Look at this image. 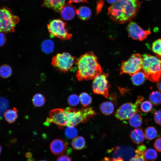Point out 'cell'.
Returning <instances> with one entry per match:
<instances>
[{"instance_id":"cell-1","label":"cell","mask_w":161,"mask_h":161,"mask_svg":"<svg viewBox=\"0 0 161 161\" xmlns=\"http://www.w3.org/2000/svg\"><path fill=\"white\" fill-rule=\"evenodd\" d=\"M141 3L140 0H117L108 8L107 14L114 22L123 24L135 17Z\"/></svg>"},{"instance_id":"cell-2","label":"cell","mask_w":161,"mask_h":161,"mask_svg":"<svg viewBox=\"0 0 161 161\" xmlns=\"http://www.w3.org/2000/svg\"><path fill=\"white\" fill-rule=\"evenodd\" d=\"M75 64L78 68L76 77L79 81L94 79L102 73V68L97 58L92 51L81 55Z\"/></svg>"},{"instance_id":"cell-3","label":"cell","mask_w":161,"mask_h":161,"mask_svg":"<svg viewBox=\"0 0 161 161\" xmlns=\"http://www.w3.org/2000/svg\"><path fill=\"white\" fill-rule=\"evenodd\" d=\"M142 70L146 78L153 82L160 81L161 78V58L145 54L142 56Z\"/></svg>"},{"instance_id":"cell-4","label":"cell","mask_w":161,"mask_h":161,"mask_svg":"<svg viewBox=\"0 0 161 161\" xmlns=\"http://www.w3.org/2000/svg\"><path fill=\"white\" fill-rule=\"evenodd\" d=\"M65 112L68 117L67 126H75L80 123H85L93 118L96 113L92 107H83L80 109L67 107Z\"/></svg>"},{"instance_id":"cell-5","label":"cell","mask_w":161,"mask_h":161,"mask_svg":"<svg viewBox=\"0 0 161 161\" xmlns=\"http://www.w3.org/2000/svg\"><path fill=\"white\" fill-rule=\"evenodd\" d=\"M144 99L143 96H138L135 103L129 102L123 104L116 111L115 117L120 120L129 119L134 114L140 112L138 107Z\"/></svg>"},{"instance_id":"cell-6","label":"cell","mask_w":161,"mask_h":161,"mask_svg":"<svg viewBox=\"0 0 161 161\" xmlns=\"http://www.w3.org/2000/svg\"><path fill=\"white\" fill-rule=\"evenodd\" d=\"M142 56L139 53L132 54L127 61L122 62L120 74H128L132 76L142 69Z\"/></svg>"},{"instance_id":"cell-7","label":"cell","mask_w":161,"mask_h":161,"mask_svg":"<svg viewBox=\"0 0 161 161\" xmlns=\"http://www.w3.org/2000/svg\"><path fill=\"white\" fill-rule=\"evenodd\" d=\"M19 21L18 17L13 14L8 8H0V32L14 31L15 27Z\"/></svg>"},{"instance_id":"cell-8","label":"cell","mask_w":161,"mask_h":161,"mask_svg":"<svg viewBox=\"0 0 161 161\" xmlns=\"http://www.w3.org/2000/svg\"><path fill=\"white\" fill-rule=\"evenodd\" d=\"M47 27L51 38L56 37L64 40L72 37V34L66 28V23L60 19L52 20L47 24Z\"/></svg>"},{"instance_id":"cell-9","label":"cell","mask_w":161,"mask_h":161,"mask_svg":"<svg viewBox=\"0 0 161 161\" xmlns=\"http://www.w3.org/2000/svg\"><path fill=\"white\" fill-rule=\"evenodd\" d=\"M75 58L67 52L58 53L52 58V65L61 72H67L72 69Z\"/></svg>"},{"instance_id":"cell-10","label":"cell","mask_w":161,"mask_h":161,"mask_svg":"<svg viewBox=\"0 0 161 161\" xmlns=\"http://www.w3.org/2000/svg\"><path fill=\"white\" fill-rule=\"evenodd\" d=\"M108 73H103L95 78L92 82V89L95 94L102 95L108 98L109 95V89L111 86L107 80Z\"/></svg>"},{"instance_id":"cell-11","label":"cell","mask_w":161,"mask_h":161,"mask_svg":"<svg viewBox=\"0 0 161 161\" xmlns=\"http://www.w3.org/2000/svg\"><path fill=\"white\" fill-rule=\"evenodd\" d=\"M68 117L65 110L62 109L57 108L52 110L49 112V117L46 121V125L53 123L61 129L67 126Z\"/></svg>"},{"instance_id":"cell-12","label":"cell","mask_w":161,"mask_h":161,"mask_svg":"<svg viewBox=\"0 0 161 161\" xmlns=\"http://www.w3.org/2000/svg\"><path fill=\"white\" fill-rule=\"evenodd\" d=\"M129 36L135 40L142 41L151 34L149 30H144L136 22L131 21L127 27Z\"/></svg>"},{"instance_id":"cell-13","label":"cell","mask_w":161,"mask_h":161,"mask_svg":"<svg viewBox=\"0 0 161 161\" xmlns=\"http://www.w3.org/2000/svg\"><path fill=\"white\" fill-rule=\"evenodd\" d=\"M66 143L62 139H57L50 143L49 148L52 153L55 155H61L64 153L67 149Z\"/></svg>"},{"instance_id":"cell-14","label":"cell","mask_w":161,"mask_h":161,"mask_svg":"<svg viewBox=\"0 0 161 161\" xmlns=\"http://www.w3.org/2000/svg\"><path fill=\"white\" fill-rule=\"evenodd\" d=\"M61 17L64 20L69 21L72 19L76 14V10L72 5L65 4L62 7L60 12Z\"/></svg>"},{"instance_id":"cell-15","label":"cell","mask_w":161,"mask_h":161,"mask_svg":"<svg viewBox=\"0 0 161 161\" xmlns=\"http://www.w3.org/2000/svg\"><path fill=\"white\" fill-rule=\"evenodd\" d=\"M66 0H44L42 6L51 8L57 12H60L65 4Z\"/></svg>"},{"instance_id":"cell-16","label":"cell","mask_w":161,"mask_h":161,"mask_svg":"<svg viewBox=\"0 0 161 161\" xmlns=\"http://www.w3.org/2000/svg\"><path fill=\"white\" fill-rule=\"evenodd\" d=\"M145 138L144 133L142 128L134 129L130 134L131 140L136 144L141 143L144 141Z\"/></svg>"},{"instance_id":"cell-17","label":"cell","mask_w":161,"mask_h":161,"mask_svg":"<svg viewBox=\"0 0 161 161\" xmlns=\"http://www.w3.org/2000/svg\"><path fill=\"white\" fill-rule=\"evenodd\" d=\"M76 14L81 20L86 21L89 19L92 15L90 9L86 6H81L76 10Z\"/></svg>"},{"instance_id":"cell-18","label":"cell","mask_w":161,"mask_h":161,"mask_svg":"<svg viewBox=\"0 0 161 161\" xmlns=\"http://www.w3.org/2000/svg\"><path fill=\"white\" fill-rule=\"evenodd\" d=\"M4 116L9 123H12L16 120L18 117L17 110L16 108L7 109L4 113Z\"/></svg>"},{"instance_id":"cell-19","label":"cell","mask_w":161,"mask_h":161,"mask_svg":"<svg viewBox=\"0 0 161 161\" xmlns=\"http://www.w3.org/2000/svg\"><path fill=\"white\" fill-rule=\"evenodd\" d=\"M102 113L105 115H109L112 114L114 110L113 104L111 102L107 101L101 103L100 106Z\"/></svg>"},{"instance_id":"cell-20","label":"cell","mask_w":161,"mask_h":161,"mask_svg":"<svg viewBox=\"0 0 161 161\" xmlns=\"http://www.w3.org/2000/svg\"><path fill=\"white\" fill-rule=\"evenodd\" d=\"M145 74L142 70L131 76V80L132 83L136 86L143 84L145 80Z\"/></svg>"},{"instance_id":"cell-21","label":"cell","mask_w":161,"mask_h":161,"mask_svg":"<svg viewBox=\"0 0 161 161\" xmlns=\"http://www.w3.org/2000/svg\"><path fill=\"white\" fill-rule=\"evenodd\" d=\"M85 144V140L83 137L77 136L72 140L71 145L74 149L79 150L84 147Z\"/></svg>"},{"instance_id":"cell-22","label":"cell","mask_w":161,"mask_h":161,"mask_svg":"<svg viewBox=\"0 0 161 161\" xmlns=\"http://www.w3.org/2000/svg\"><path fill=\"white\" fill-rule=\"evenodd\" d=\"M149 101L154 106H157L161 104V92L155 91L152 92L149 96Z\"/></svg>"},{"instance_id":"cell-23","label":"cell","mask_w":161,"mask_h":161,"mask_svg":"<svg viewBox=\"0 0 161 161\" xmlns=\"http://www.w3.org/2000/svg\"><path fill=\"white\" fill-rule=\"evenodd\" d=\"M129 121L131 126L137 128L140 127L142 124V118L140 114L136 113L129 119Z\"/></svg>"},{"instance_id":"cell-24","label":"cell","mask_w":161,"mask_h":161,"mask_svg":"<svg viewBox=\"0 0 161 161\" xmlns=\"http://www.w3.org/2000/svg\"><path fill=\"white\" fill-rule=\"evenodd\" d=\"M54 44L51 40L47 39L44 40L42 43V50L46 53H50L52 52L54 49Z\"/></svg>"},{"instance_id":"cell-25","label":"cell","mask_w":161,"mask_h":161,"mask_svg":"<svg viewBox=\"0 0 161 161\" xmlns=\"http://www.w3.org/2000/svg\"><path fill=\"white\" fill-rule=\"evenodd\" d=\"M144 134L146 139L151 140L156 137L157 134V131L155 127L149 126L145 129Z\"/></svg>"},{"instance_id":"cell-26","label":"cell","mask_w":161,"mask_h":161,"mask_svg":"<svg viewBox=\"0 0 161 161\" xmlns=\"http://www.w3.org/2000/svg\"><path fill=\"white\" fill-rule=\"evenodd\" d=\"M157 157L156 151L152 148L147 149L144 154V157L146 161H154Z\"/></svg>"},{"instance_id":"cell-27","label":"cell","mask_w":161,"mask_h":161,"mask_svg":"<svg viewBox=\"0 0 161 161\" xmlns=\"http://www.w3.org/2000/svg\"><path fill=\"white\" fill-rule=\"evenodd\" d=\"M9 106L8 100L3 97H0V120L2 119L4 112Z\"/></svg>"},{"instance_id":"cell-28","label":"cell","mask_w":161,"mask_h":161,"mask_svg":"<svg viewBox=\"0 0 161 161\" xmlns=\"http://www.w3.org/2000/svg\"><path fill=\"white\" fill-rule=\"evenodd\" d=\"M45 100L44 96L40 93L35 95L32 99V102L34 105L36 107L42 106L44 104Z\"/></svg>"},{"instance_id":"cell-29","label":"cell","mask_w":161,"mask_h":161,"mask_svg":"<svg viewBox=\"0 0 161 161\" xmlns=\"http://www.w3.org/2000/svg\"><path fill=\"white\" fill-rule=\"evenodd\" d=\"M151 50L157 57L161 58V38L156 40L153 42Z\"/></svg>"},{"instance_id":"cell-30","label":"cell","mask_w":161,"mask_h":161,"mask_svg":"<svg viewBox=\"0 0 161 161\" xmlns=\"http://www.w3.org/2000/svg\"><path fill=\"white\" fill-rule=\"evenodd\" d=\"M12 73V69L10 66L4 64L0 67V76L4 78L9 77Z\"/></svg>"},{"instance_id":"cell-31","label":"cell","mask_w":161,"mask_h":161,"mask_svg":"<svg viewBox=\"0 0 161 161\" xmlns=\"http://www.w3.org/2000/svg\"><path fill=\"white\" fill-rule=\"evenodd\" d=\"M79 97L81 104L84 107L88 106L92 102V98L91 96L86 92L81 93Z\"/></svg>"},{"instance_id":"cell-32","label":"cell","mask_w":161,"mask_h":161,"mask_svg":"<svg viewBox=\"0 0 161 161\" xmlns=\"http://www.w3.org/2000/svg\"><path fill=\"white\" fill-rule=\"evenodd\" d=\"M65 134L67 138L73 139L77 137L78 132L74 126H67L65 129Z\"/></svg>"},{"instance_id":"cell-33","label":"cell","mask_w":161,"mask_h":161,"mask_svg":"<svg viewBox=\"0 0 161 161\" xmlns=\"http://www.w3.org/2000/svg\"><path fill=\"white\" fill-rule=\"evenodd\" d=\"M152 107V103L149 101L147 100L143 102L140 105L141 109L145 113H148L151 111Z\"/></svg>"},{"instance_id":"cell-34","label":"cell","mask_w":161,"mask_h":161,"mask_svg":"<svg viewBox=\"0 0 161 161\" xmlns=\"http://www.w3.org/2000/svg\"><path fill=\"white\" fill-rule=\"evenodd\" d=\"M68 104L71 106L77 105L80 101L79 97L76 95L72 94L68 97L67 100Z\"/></svg>"},{"instance_id":"cell-35","label":"cell","mask_w":161,"mask_h":161,"mask_svg":"<svg viewBox=\"0 0 161 161\" xmlns=\"http://www.w3.org/2000/svg\"><path fill=\"white\" fill-rule=\"evenodd\" d=\"M134 157H132L129 161H146L144 157V153L136 149Z\"/></svg>"},{"instance_id":"cell-36","label":"cell","mask_w":161,"mask_h":161,"mask_svg":"<svg viewBox=\"0 0 161 161\" xmlns=\"http://www.w3.org/2000/svg\"><path fill=\"white\" fill-rule=\"evenodd\" d=\"M154 119L157 124L161 125V109L158 110L154 113Z\"/></svg>"},{"instance_id":"cell-37","label":"cell","mask_w":161,"mask_h":161,"mask_svg":"<svg viewBox=\"0 0 161 161\" xmlns=\"http://www.w3.org/2000/svg\"><path fill=\"white\" fill-rule=\"evenodd\" d=\"M154 146L156 151L161 152V137L158 138L156 140Z\"/></svg>"},{"instance_id":"cell-38","label":"cell","mask_w":161,"mask_h":161,"mask_svg":"<svg viewBox=\"0 0 161 161\" xmlns=\"http://www.w3.org/2000/svg\"><path fill=\"white\" fill-rule=\"evenodd\" d=\"M104 1L103 0H99L97 1L96 7V14H98L101 11L104 5Z\"/></svg>"},{"instance_id":"cell-39","label":"cell","mask_w":161,"mask_h":161,"mask_svg":"<svg viewBox=\"0 0 161 161\" xmlns=\"http://www.w3.org/2000/svg\"><path fill=\"white\" fill-rule=\"evenodd\" d=\"M56 161H71L70 158L68 156L62 154L57 158Z\"/></svg>"},{"instance_id":"cell-40","label":"cell","mask_w":161,"mask_h":161,"mask_svg":"<svg viewBox=\"0 0 161 161\" xmlns=\"http://www.w3.org/2000/svg\"><path fill=\"white\" fill-rule=\"evenodd\" d=\"M6 38L4 35L0 32V47L3 46L5 43Z\"/></svg>"},{"instance_id":"cell-41","label":"cell","mask_w":161,"mask_h":161,"mask_svg":"<svg viewBox=\"0 0 161 161\" xmlns=\"http://www.w3.org/2000/svg\"><path fill=\"white\" fill-rule=\"evenodd\" d=\"M147 149L146 146L143 144H142L138 146L137 149L139 151L143 153H144Z\"/></svg>"},{"instance_id":"cell-42","label":"cell","mask_w":161,"mask_h":161,"mask_svg":"<svg viewBox=\"0 0 161 161\" xmlns=\"http://www.w3.org/2000/svg\"><path fill=\"white\" fill-rule=\"evenodd\" d=\"M157 86L159 92H161V81L157 82Z\"/></svg>"},{"instance_id":"cell-43","label":"cell","mask_w":161,"mask_h":161,"mask_svg":"<svg viewBox=\"0 0 161 161\" xmlns=\"http://www.w3.org/2000/svg\"><path fill=\"white\" fill-rule=\"evenodd\" d=\"M84 1H85L84 0H69V4H70L72 2L79 3Z\"/></svg>"},{"instance_id":"cell-44","label":"cell","mask_w":161,"mask_h":161,"mask_svg":"<svg viewBox=\"0 0 161 161\" xmlns=\"http://www.w3.org/2000/svg\"><path fill=\"white\" fill-rule=\"evenodd\" d=\"M113 161H123V159L121 157H118V158H112Z\"/></svg>"},{"instance_id":"cell-45","label":"cell","mask_w":161,"mask_h":161,"mask_svg":"<svg viewBox=\"0 0 161 161\" xmlns=\"http://www.w3.org/2000/svg\"><path fill=\"white\" fill-rule=\"evenodd\" d=\"M25 156L28 159L31 158L32 154L30 152H27L25 154Z\"/></svg>"},{"instance_id":"cell-46","label":"cell","mask_w":161,"mask_h":161,"mask_svg":"<svg viewBox=\"0 0 161 161\" xmlns=\"http://www.w3.org/2000/svg\"><path fill=\"white\" fill-rule=\"evenodd\" d=\"M101 161H113L112 158L107 157H105L104 159L102 160Z\"/></svg>"},{"instance_id":"cell-47","label":"cell","mask_w":161,"mask_h":161,"mask_svg":"<svg viewBox=\"0 0 161 161\" xmlns=\"http://www.w3.org/2000/svg\"><path fill=\"white\" fill-rule=\"evenodd\" d=\"M106 1L108 3L112 4L116 2L117 0H106Z\"/></svg>"},{"instance_id":"cell-48","label":"cell","mask_w":161,"mask_h":161,"mask_svg":"<svg viewBox=\"0 0 161 161\" xmlns=\"http://www.w3.org/2000/svg\"><path fill=\"white\" fill-rule=\"evenodd\" d=\"M27 161H35V160L32 158H28Z\"/></svg>"},{"instance_id":"cell-49","label":"cell","mask_w":161,"mask_h":161,"mask_svg":"<svg viewBox=\"0 0 161 161\" xmlns=\"http://www.w3.org/2000/svg\"><path fill=\"white\" fill-rule=\"evenodd\" d=\"M1 150H2L1 147V145H0V155L1 153Z\"/></svg>"},{"instance_id":"cell-50","label":"cell","mask_w":161,"mask_h":161,"mask_svg":"<svg viewBox=\"0 0 161 161\" xmlns=\"http://www.w3.org/2000/svg\"><path fill=\"white\" fill-rule=\"evenodd\" d=\"M38 161H48L47 160H41Z\"/></svg>"},{"instance_id":"cell-51","label":"cell","mask_w":161,"mask_h":161,"mask_svg":"<svg viewBox=\"0 0 161 161\" xmlns=\"http://www.w3.org/2000/svg\"><path fill=\"white\" fill-rule=\"evenodd\" d=\"M148 0V1H149V0Z\"/></svg>"}]
</instances>
